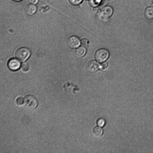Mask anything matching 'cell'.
<instances>
[{
  "label": "cell",
  "mask_w": 153,
  "mask_h": 153,
  "mask_svg": "<svg viewBox=\"0 0 153 153\" xmlns=\"http://www.w3.org/2000/svg\"><path fill=\"white\" fill-rule=\"evenodd\" d=\"M30 54L29 50L25 47L21 48L18 49L16 52V57L19 60L24 62L29 57Z\"/></svg>",
  "instance_id": "6da1fadb"
},
{
  "label": "cell",
  "mask_w": 153,
  "mask_h": 153,
  "mask_svg": "<svg viewBox=\"0 0 153 153\" xmlns=\"http://www.w3.org/2000/svg\"><path fill=\"white\" fill-rule=\"evenodd\" d=\"M109 53L104 48H101L97 50L95 53L94 57L95 59L100 62H103L108 58Z\"/></svg>",
  "instance_id": "7a4b0ae2"
},
{
  "label": "cell",
  "mask_w": 153,
  "mask_h": 153,
  "mask_svg": "<svg viewBox=\"0 0 153 153\" xmlns=\"http://www.w3.org/2000/svg\"><path fill=\"white\" fill-rule=\"evenodd\" d=\"M66 43L67 45L71 48H77L80 44L79 39L74 36H68L66 40Z\"/></svg>",
  "instance_id": "3957f363"
},
{
  "label": "cell",
  "mask_w": 153,
  "mask_h": 153,
  "mask_svg": "<svg viewBox=\"0 0 153 153\" xmlns=\"http://www.w3.org/2000/svg\"><path fill=\"white\" fill-rule=\"evenodd\" d=\"M25 104L27 108L32 109L36 107L37 102L34 97L28 95L26 96L25 98Z\"/></svg>",
  "instance_id": "277c9868"
},
{
  "label": "cell",
  "mask_w": 153,
  "mask_h": 153,
  "mask_svg": "<svg viewBox=\"0 0 153 153\" xmlns=\"http://www.w3.org/2000/svg\"><path fill=\"white\" fill-rule=\"evenodd\" d=\"M113 13L112 7L110 6H104L101 9L100 13V17L103 19H108L110 18Z\"/></svg>",
  "instance_id": "5b68a950"
},
{
  "label": "cell",
  "mask_w": 153,
  "mask_h": 153,
  "mask_svg": "<svg viewBox=\"0 0 153 153\" xmlns=\"http://www.w3.org/2000/svg\"><path fill=\"white\" fill-rule=\"evenodd\" d=\"M21 63L17 59L12 58L10 59L8 62V66L11 70L15 71L18 70L20 67Z\"/></svg>",
  "instance_id": "8992f818"
},
{
  "label": "cell",
  "mask_w": 153,
  "mask_h": 153,
  "mask_svg": "<svg viewBox=\"0 0 153 153\" xmlns=\"http://www.w3.org/2000/svg\"><path fill=\"white\" fill-rule=\"evenodd\" d=\"M100 67V65L97 62L92 61L88 64L87 66V69L90 72L94 73L98 70Z\"/></svg>",
  "instance_id": "52a82bcc"
},
{
  "label": "cell",
  "mask_w": 153,
  "mask_h": 153,
  "mask_svg": "<svg viewBox=\"0 0 153 153\" xmlns=\"http://www.w3.org/2000/svg\"><path fill=\"white\" fill-rule=\"evenodd\" d=\"M36 6L32 4L27 5L25 8V11L26 13L29 16L34 14L36 12Z\"/></svg>",
  "instance_id": "ba28073f"
},
{
  "label": "cell",
  "mask_w": 153,
  "mask_h": 153,
  "mask_svg": "<svg viewBox=\"0 0 153 153\" xmlns=\"http://www.w3.org/2000/svg\"><path fill=\"white\" fill-rule=\"evenodd\" d=\"M86 53V50L83 46L79 47L74 51V54L76 58H80L83 57Z\"/></svg>",
  "instance_id": "9c48e42d"
},
{
  "label": "cell",
  "mask_w": 153,
  "mask_h": 153,
  "mask_svg": "<svg viewBox=\"0 0 153 153\" xmlns=\"http://www.w3.org/2000/svg\"><path fill=\"white\" fill-rule=\"evenodd\" d=\"M93 135L95 137H98L101 136L103 133L102 129L99 126L94 127L92 131Z\"/></svg>",
  "instance_id": "30bf717a"
},
{
  "label": "cell",
  "mask_w": 153,
  "mask_h": 153,
  "mask_svg": "<svg viewBox=\"0 0 153 153\" xmlns=\"http://www.w3.org/2000/svg\"><path fill=\"white\" fill-rule=\"evenodd\" d=\"M144 15L145 17L149 19L153 18V8L148 7L144 10Z\"/></svg>",
  "instance_id": "8fae6325"
},
{
  "label": "cell",
  "mask_w": 153,
  "mask_h": 153,
  "mask_svg": "<svg viewBox=\"0 0 153 153\" xmlns=\"http://www.w3.org/2000/svg\"><path fill=\"white\" fill-rule=\"evenodd\" d=\"M102 0H89L90 5L93 7H99L101 4Z\"/></svg>",
  "instance_id": "7c38bea8"
},
{
  "label": "cell",
  "mask_w": 153,
  "mask_h": 153,
  "mask_svg": "<svg viewBox=\"0 0 153 153\" xmlns=\"http://www.w3.org/2000/svg\"><path fill=\"white\" fill-rule=\"evenodd\" d=\"M15 102L17 105L22 106L25 104V98L21 97H18L16 99Z\"/></svg>",
  "instance_id": "4fadbf2b"
},
{
  "label": "cell",
  "mask_w": 153,
  "mask_h": 153,
  "mask_svg": "<svg viewBox=\"0 0 153 153\" xmlns=\"http://www.w3.org/2000/svg\"><path fill=\"white\" fill-rule=\"evenodd\" d=\"M97 124L98 126L103 127L105 125V121L103 118H100L97 121Z\"/></svg>",
  "instance_id": "5bb4252c"
},
{
  "label": "cell",
  "mask_w": 153,
  "mask_h": 153,
  "mask_svg": "<svg viewBox=\"0 0 153 153\" xmlns=\"http://www.w3.org/2000/svg\"><path fill=\"white\" fill-rule=\"evenodd\" d=\"M70 3L74 6H76L81 4L83 0H68Z\"/></svg>",
  "instance_id": "9a60e30c"
},
{
  "label": "cell",
  "mask_w": 153,
  "mask_h": 153,
  "mask_svg": "<svg viewBox=\"0 0 153 153\" xmlns=\"http://www.w3.org/2000/svg\"><path fill=\"white\" fill-rule=\"evenodd\" d=\"M29 68L28 65L26 63H23L22 65V69L24 71H27Z\"/></svg>",
  "instance_id": "2e32d148"
},
{
  "label": "cell",
  "mask_w": 153,
  "mask_h": 153,
  "mask_svg": "<svg viewBox=\"0 0 153 153\" xmlns=\"http://www.w3.org/2000/svg\"><path fill=\"white\" fill-rule=\"evenodd\" d=\"M81 43L82 46H86L88 44V41L86 39H83L81 40Z\"/></svg>",
  "instance_id": "e0dca14e"
},
{
  "label": "cell",
  "mask_w": 153,
  "mask_h": 153,
  "mask_svg": "<svg viewBox=\"0 0 153 153\" xmlns=\"http://www.w3.org/2000/svg\"><path fill=\"white\" fill-rule=\"evenodd\" d=\"M108 65L106 63H104L102 64L101 66V68L102 69H104L106 68L107 67Z\"/></svg>",
  "instance_id": "ac0fdd59"
},
{
  "label": "cell",
  "mask_w": 153,
  "mask_h": 153,
  "mask_svg": "<svg viewBox=\"0 0 153 153\" xmlns=\"http://www.w3.org/2000/svg\"><path fill=\"white\" fill-rule=\"evenodd\" d=\"M29 1L31 4H36L38 2V0H29Z\"/></svg>",
  "instance_id": "d6986e66"
},
{
  "label": "cell",
  "mask_w": 153,
  "mask_h": 153,
  "mask_svg": "<svg viewBox=\"0 0 153 153\" xmlns=\"http://www.w3.org/2000/svg\"><path fill=\"white\" fill-rule=\"evenodd\" d=\"M12 1L15 2H19L22 1V0H12Z\"/></svg>",
  "instance_id": "ffe728a7"
},
{
  "label": "cell",
  "mask_w": 153,
  "mask_h": 153,
  "mask_svg": "<svg viewBox=\"0 0 153 153\" xmlns=\"http://www.w3.org/2000/svg\"><path fill=\"white\" fill-rule=\"evenodd\" d=\"M150 5H151L153 7V0H152L150 3Z\"/></svg>",
  "instance_id": "44dd1931"
}]
</instances>
